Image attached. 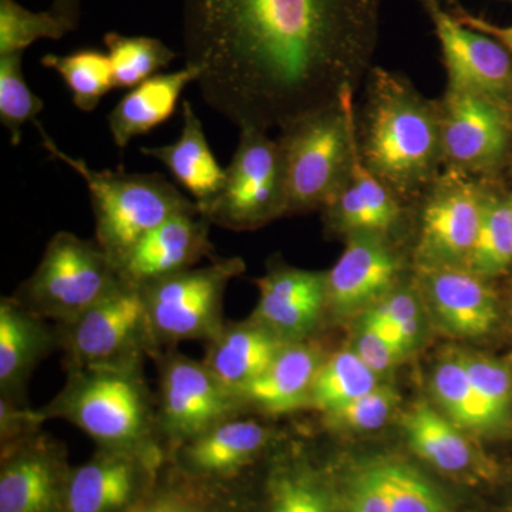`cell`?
<instances>
[{
    "instance_id": "cell-1",
    "label": "cell",
    "mask_w": 512,
    "mask_h": 512,
    "mask_svg": "<svg viewBox=\"0 0 512 512\" xmlns=\"http://www.w3.org/2000/svg\"><path fill=\"white\" fill-rule=\"evenodd\" d=\"M383 0H184L188 66L205 103L269 131L356 92L372 69Z\"/></svg>"
},
{
    "instance_id": "cell-2",
    "label": "cell",
    "mask_w": 512,
    "mask_h": 512,
    "mask_svg": "<svg viewBox=\"0 0 512 512\" xmlns=\"http://www.w3.org/2000/svg\"><path fill=\"white\" fill-rule=\"evenodd\" d=\"M356 140L363 164L407 207L443 171L439 103L392 70L367 74Z\"/></svg>"
},
{
    "instance_id": "cell-3",
    "label": "cell",
    "mask_w": 512,
    "mask_h": 512,
    "mask_svg": "<svg viewBox=\"0 0 512 512\" xmlns=\"http://www.w3.org/2000/svg\"><path fill=\"white\" fill-rule=\"evenodd\" d=\"M66 372L62 390L39 409L46 420L73 424L97 447L163 448L158 439L157 400L144 376V363L80 367Z\"/></svg>"
},
{
    "instance_id": "cell-4",
    "label": "cell",
    "mask_w": 512,
    "mask_h": 512,
    "mask_svg": "<svg viewBox=\"0 0 512 512\" xmlns=\"http://www.w3.org/2000/svg\"><path fill=\"white\" fill-rule=\"evenodd\" d=\"M33 123L50 157L69 165L89 188L96 220L94 241L114 265L119 266L131 248L164 221L185 212H200L197 204L163 175L94 170L60 150L39 121Z\"/></svg>"
},
{
    "instance_id": "cell-5",
    "label": "cell",
    "mask_w": 512,
    "mask_h": 512,
    "mask_svg": "<svg viewBox=\"0 0 512 512\" xmlns=\"http://www.w3.org/2000/svg\"><path fill=\"white\" fill-rule=\"evenodd\" d=\"M286 215L322 210L348 180L356 147L355 92L279 128Z\"/></svg>"
},
{
    "instance_id": "cell-6",
    "label": "cell",
    "mask_w": 512,
    "mask_h": 512,
    "mask_svg": "<svg viewBox=\"0 0 512 512\" xmlns=\"http://www.w3.org/2000/svg\"><path fill=\"white\" fill-rule=\"evenodd\" d=\"M120 282L117 266L96 241L60 231L13 298L36 315L63 323L92 308Z\"/></svg>"
},
{
    "instance_id": "cell-7",
    "label": "cell",
    "mask_w": 512,
    "mask_h": 512,
    "mask_svg": "<svg viewBox=\"0 0 512 512\" xmlns=\"http://www.w3.org/2000/svg\"><path fill=\"white\" fill-rule=\"evenodd\" d=\"M55 326L66 370L146 363L163 352L143 291L123 281L82 315Z\"/></svg>"
},
{
    "instance_id": "cell-8",
    "label": "cell",
    "mask_w": 512,
    "mask_h": 512,
    "mask_svg": "<svg viewBox=\"0 0 512 512\" xmlns=\"http://www.w3.org/2000/svg\"><path fill=\"white\" fill-rule=\"evenodd\" d=\"M244 259L215 258L141 286L154 338L161 349L181 342H211L225 326L224 298L232 279L244 274Z\"/></svg>"
},
{
    "instance_id": "cell-9",
    "label": "cell",
    "mask_w": 512,
    "mask_h": 512,
    "mask_svg": "<svg viewBox=\"0 0 512 512\" xmlns=\"http://www.w3.org/2000/svg\"><path fill=\"white\" fill-rule=\"evenodd\" d=\"M211 225L251 231L286 215L284 161L278 140L242 128L220 194L200 211Z\"/></svg>"
},
{
    "instance_id": "cell-10",
    "label": "cell",
    "mask_w": 512,
    "mask_h": 512,
    "mask_svg": "<svg viewBox=\"0 0 512 512\" xmlns=\"http://www.w3.org/2000/svg\"><path fill=\"white\" fill-rule=\"evenodd\" d=\"M153 360L158 369V439L165 454L221 421L248 413L239 396L222 386L202 360L174 348Z\"/></svg>"
},
{
    "instance_id": "cell-11",
    "label": "cell",
    "mask_w": 512,
    "mask_h": 512,
    "mask_svg": "<svg viewBox=\"0 0 512 512\" xmlns=\"http://www.w3.org/2000/svg\"><path fill=\"white\" fill-rule=\"evenodd\" d=\"M487 183L443 170L412 205L417 237L414 268L466 266L483 215Z\"/></svg>"
},
{
    "instance_id": "cell-12",
    "label": "cell",
    "mask_w": 512,
    "mask_h": 512,
    "mask_svg": "<svg viewBox=\"0 0 512 512\" xmlns=\"http://www.w3.org/2000/svg\"><path fill=\"white\" fill-rule=\"evenodd\" d=\"M437 103L443 170L490 180L512 150V113L448 87Z\"/></svg>"
},
{
    "instance_id": "cell-13",
    "label": "cell",
    "mask_w": 512,
    "mask_h": 512,
    "mask_svg": "<svg viewBox=\"0 0 512 512\" xmlns=\"http://www.w3.org/2000/svg\"><path fill=\"white\" fill-rule=\"evenodd\" d=\"M433 23L448 89L473 94L512 113V53L464 26L439 0H419Z\"/></svg>"
},
{
    "instance_id": "cell-14",
    "label": "cell",
    "mask_w": 512,
    "mask_h": 512,
    "mask_svg": "<svg viewBox=\"0 0 512 512\" xmlns=\"http://www.w3.org/2000/svg\"><path fill=\"white\" fill-rule=\"evenodd\" d=\"M165 460L163 448L97 447L72 468L62 512H130L150 493Z\"/></svg>"
},
{
    "instance_id": "cell-15",
    "label": "cell",
    "mask_w": 512,
    "mask_h": 512,
    "mask_svg": "<svg viewBox=\"0 0 512 512\" xmlns=\"http://www.w3.org/2000/svg\"><path fill=\"white\" fill-rule=\"evenodd\" d=\"M275 431L247 414L221 421L167 454L168 463L184 476L207 483H235L251 477L271 456Z\"/></svg>"
},
{
    "instance_id": "cell-16",
    "label": "cell",
    "mask_w": 512,
    "mask_h": 512,
    "mask_svg": "<svg viewBox=\"0 0 512 512\" xmlns=\"http://www.w3.org/2000/svg\"><path fill=\"white\" fill-rule=\"evenodd\" d=\"M72 468L45 431L0 448V512H62Z\"/></svg>"
},
{
    "instance_id": "cell-17",
    "label": "cell",
    "mask_w": 512,
    "mask_h": 512,
    "mask_svg": "<svg viewBox=\"0 0 512 512\" xmlns=\"http://www.w3.org/2000/svg\"><path fill=\"white\" fill-rule=\"evenodd\" d=\"M404 268L403 256L392 239L349 237L338 262L326 272V308L338 316L367 311L402 285Z\"/></svg>"
},
{
    "instance_id": "cell-18",
    "label": "cell",
    "mask_w": 512,
    "mask_h": 512,
    "mask_svg": "<svg viewBox=\"0 0 512 512\" xmlns=\"http://www.w3.org/2000/svg\"><path fill=\"white\" fill-rule=\"evenodd\" d=\"M326 272L271 262L255 279L259 299L251 319L286 343L308 340L326 309Z\"/></svg>"
},
{
    "instance_id": "cell-19",
    "label": "cell",
    "mask_w": 512,
    "mask_h": 512,
    "mask_svg": "<svg viewBox=\"0 0 512 512\" xmlns=\"http://www.w3.org/2000/svg\"><path fill=\"white\" fill-rule=\"evenodd\" d=\"M211 224L200 212H185L144 235L117 266L121 281L141 286L194 268L201 259L218 258Z\"/></svg>"
},
{
    "instance_id": "cell-20",
    "label": "cell",
    "mask_w": 512,
    "mask_h": 512,
    "mask_svg": "<svg viewBox=\"0 0 512 512\" xmlns=\"http://www.w3.org/2000/svg\"><path fill=\"white\" fill-rule=\"evenodd\" d=\"M485 281L466 266H440L416 269L414 284L441 328L460 338H477L498 319L497 298Z\"/></svg>"
},
{
    "instance_id": "cell-21",
    "label": "cell",
    "mask_w": 512,
    "mask_h": 512,
    "mask_svg": "<svg viewBox=\"0 0 512 512\" xmlns=\"http://www.w3.org/2000/svg\"><path fill=\"white\" fill-rule=\"evenodd\" d=\"M326 225L346 239L353 235H379L392 239L412 208L370 173L357 150L353 153L348 180L322 208Z\"/></svg>"
},
{
    "instance_id": "cell-22",
    "label": "cell",
    "mask_w": 512,
    "mask_h": 512,
    "mask_svg": "<svg viewBox=\"0 0 512 512\" xmlns=\"http://www.w3.org/2000/svg\"><path fill=\"white\" fill-rule=\"evenodd\" d=\"M404 434L414 453L444 476L470 484L493 483L498 467L463 430L429 404L420 402L404 414Z\"/></svg>"
},
{
    "instance_id": "cell-23",
    "label": "cell",
    "mask_w": 512,
    "mask_h": 512,
    "mask_svg": "<svg viewBox=\"0 0 512 512\" xmlns=\"http://www.w3.org/2000/svg\"><path fill=\"white\" fill-rule=\"evenodd\" d=\"M59 349L55 325L13 296L0 299V397L28 404L30 377L45 357Z\"/></svg>"
},
{
    "instance_id": "cell-24",
    "label": "cell",
    "mask_w": 512,
    "mask_h": 512,
    "mask_svg": "<svg viewBox=\"0 0 512 512\" xmlns=\"http://www.w3.org/2000/svg\"><path fill=\"white\" fill-rule=\"evenodd\" d=\"M258 495L259 512H339L336 477L299 450L272 451Z\"/></svg>"
},
{
    "instance_id": "cell-25",
    "label": "cell",
    "mask_w": 512,
    "mask_h": 512,
    "mask_svg": "<svg viewBox=\"0 0 512 512\" xmlns=\"http://www.w3.org/2000/svg\"><path fill=\"white\" fill-rule=\"evenodd\" d=\"M322 350L308 340L286 343L274 362L239 394L247 410L282 416L306 409L323 365Z\"/></svg>"
},
{
    "instance_id": "cell-26",
    "label": "cell",
    "mask_w": 512,
    "mask_h": 512,
    "mask_svg": "<svg viewBox=\"0 0 512 512\" xmlns=\"http://www.w3.org/2000/svg\"><path fill=\"white\" fill-rule=\"evenodd\" d=\"M130 512H259L252 476L235 483H207L175 470L168 460L150 493Z\"/></svg>"
},
{
    "instance_id": "cell-27",
    "label": "cell",
    "mask_w": 512,
    "mask_h": 512,
    "mask_svg": "<svg viewBox=\"0 0 512 512\" xmlns=\"http://www.w3.org/2000/svg\"><path fill=\"white\" fill-rule=\"evenodd\" d=\"M285 345L284 340L251 318L227 322L211 342L205 343L202 363L222 386L239 396L268 369Z\"/></svg>"
},
{
    "instance_id": "cell-28",
    "label": "cell",
    "mask_w": 512,
    "mask_h": 512,
    "mask_svg": "<svg viewBox=\"0 0 512 512\" xmlns=\"http://www.w3.org/2000/svg\"><path fill=\"white\" fill-rule=\"evenodd\" d=\"M144 156L156 158L168 168L175 181L190 192L198 211L215 200L225 181V168L212 153L200 117L190 101L183 103V130L173 144L143 147Z\"/></svg>"
},
{
    "instance_id": "cell-29",
    "label": "cell",
    "mask_w": 512,
    "mask_h": 512,
    "mask_svg": "<svg viewBox=\"0 0 512 512\" xmlns=\"http://www.w3.org/2000/svg\"><path fill=\"white\" fill-rule=\"evenodd\" d=\"M198 77L200 72L185 64L178 72L156 74L131 89L107 117L114 144L124 150L133 138L170 119L185 87Z\"/></svg>"
},
{
    "instance_id": "cell-30",
    "label": "cell",
    "mask_w": 512,
    "mask_h": 512,
    "mask_svg": "<svg viewBox=\"0 0 512 512\" xmlns=\"http://www.w3.org/2000/svg\"><path fill=\"white\" fill-rule=\"evenodd\" d=\"M80 9L53 5L43 12L0 0V56L23 53L40 39L59 40L79 26Z\"/></svg>"
},
{
    "instance_id": "cell-31",
    "label": "cell",
    "mask_w": 512,
    "mask_h": 512,
    "mask_svg": "<svg viewBox=\"0 0 512 512\" xmlns=\"http://www.w3.org/2000/svg\"><path fill=\"white\" fill-rule=\"evenodd\" d=\"M431 387L447 419L453 421L461 430L498 429L493 416L468 377L461 352L451 353L441 360L434 370Z\"/></svg>"
},
{
    "instance_id": "cell-32",
    "label": "cell",
    "mask_w": 512,
    "mask_h": 512,
    "mask_svg": "<svg viewBox=\"0 0 512 512\" xmlns=\"http://www.w3.org/2000/svg\"><path fill=\"white\" fill-rule=\"evenodd\" d=\"M389 512H454L439 485L399 458L370 460Z\"/></svg>"
},
{
    "instance_id": "cell-33",
    "label": "cell",
    "mask_w": 512,
    "mask_h": 512,
    "mask_svg": "<svg viewBox=\"0 0 512 512\" xmlns=\"http://www.w3.org/2000/svg\"><path fill=\"white\" fill-rule=\"evenodd\" d=\"M480 228L466 268L485 279L503 274L512 265V202L500 197L488 181Z\"/></svg>"
},
{
    "instance_id": "cell-34",
    "label": "cell",
    "mask_w": 512,
    "mask_h": 512,
    "mask_svg": "<svg viewBox=\"0 0 512 512\" xmlns=\"http://www.w3.org/2000/svg\"><path fill=\"white\" fill-rule=\"evenodd\" d=\"M43 66L55 70L69 87L77 109L90 113L101 99L116 89L110 57L96 49H82L69 55L43 56Z\"/></svg>"
},
{
    "instance_id": "cell-35",
    "label": "cell",
    "mask_w": 512,
    "mask_h": 512,
    "mask_svg": "<svg viewBox=\"0 0 512 512\" xmlns=\"http://www.w3.org/2000/svg\"><path fill=\"white\" fill-rule=\"evenodd\" d=\"M376 387V373L363 363L355 350H342L320 366L313 383L309 407L325 414L356 397L372 392Z\"/></svg>"
},
{
    "instance_id": "cell-36",
    "label": "cell",
    "mask_w": 512,
    "mask_h": 512,
    "mask_svg": "<svg viewBox=\"0 0 512 512\" xmlns=\"http://www.w3.org/2000/svg\"><path fill=\"white\" fill-rule=\"evenodd\" d=\"M104 45L110 57L114 87L119 89H134L175 59L173 50L156 37L109 32L104 35Z\"/></svg>"
},
{
    "instance_id": "cell-37",
    "label": "cell",
    "mask_w": 512,
    "mask_h": 512,
    "mask_svg": "<svg viewBox=\"0 0 512 512\" xmlns=\"http://www.w3.org/2000/svg\"><path fill=\"white\" fill-rule=\"evenodd\" d=\"M22 59L23 53L0 56V123L8 130L13 146L22 140V127L36 121L45 107L26 83Z\"/></svg>"
},
{
    "instance_id": "cell-38",
    "label": "cell",
    "mask_w": 512,
    "mask_h": 512,
    "mask_svg": "<svg viewBox=\"0 0 512 512\" xmlns=\"http://www.w3.org/2000/svg\"><path fill=\"white\" fill-rule=\"evenodd\" d=\"M468 377L491 413L498 429L510 419L512 376L510 370L493 359L461 352Z\"/></svg>"
},
{
    "instance_id": "cell-39",
    "label": "cell",
    "mask_w": 512,
    "mask_h": 512,
    "mask_svg": "<svg viewBox=\"0 0 512 512\" xmlns=\"http://www.w3.org/2000/svg\"><path fill=\"white\" fill-rule=\"evenodd\" d=\"M399 396L389 386H377L372 392L325 413L329 427L339 430L372 431L380 429L390 419Z\"/></svg>"
},
{
    "instance_id": "cell-40",
    "label": "cell",
    "mask_w": 512,
    "mask_h": 512,
    "mask_svg": "<svg viewBox=\"0 0 512 512\" xmlns=\"http://www.w3.org/2000/svg\"><path fill=\"white\" fill-rule=\"evenodd\" d=\"M339 512H389L372 463L357 464L336 477Z\"/></svg>"
},
{
    "instance_id": "cell-41",
    "label": "cell",
    "mask_w": 512,
    "mask_h": 512,
    "mask_svg": "<svg viewBox=\"0 0 512 512\" xmlns=\"http://www.w3.org/2000/svg\"><path fill=\"white\" fill-rule=\"evenodd\" d=\"M45 417L28 404L0 397V448L13 446L42 433Z\"/></svg>"
},
{
    "instance_id": "cell-42",
    "label": "cell",
    "mask_w": 512,
    "mask_h": 512,
    "mask_svg": "<svg viewBox=\"0 0 512 512\" xmlns=\"http://www.w3.org/2000/svg\"><path fill=\"white\" fill-rule=\"evenodd\" d=\"M356 355L376 375H382L403 359L402 349L383 338L379 332L362 323L355 343Z\"/></svg>"
},
{
    "instance_id": "cell-43",
    "label": "cell",
    "mask_w": 512,
    "mask_h": 512,
    "mask_svg": "<svg viewBox=\"0 0 512 512\" xmlns=\"http://www.w3.org/2000/svg\"><path fill=\"white\" fill-rule=\"evenodd\" d=\"M450 12L453 13L454 18H456L458 22L463 23L467 28L477 30V32L493 37V39L500 42L505 49L510 50L512 53V25H494V23L488 22V20L471 15V13H468L466 9H463L458 5L454 6Z\"/></svg>"
},
{
    "instance_id": "cell-44",
    "label": "cell",
    "mask_w": 512,
    "mask_h": 512,
    "mask_svg": "<svg viewBox=\"0 0 512 512\" xmlns=\"http://www.w3.org/2000/svg\"><path fill=\"white\" fill-rule=\"evenodd\" d=\"M500 512H512V494L507 498V500H505Z\"/></svg>"
},
{
    "instance_id": "cell-45",
    "label": "cell",
    "mask_w": 512,
    "mask_h": 512,
    "mask_svg": "<svg viewBox=\"0 0 512 512\" xmlns=\"http://www.w3.org/2000/svg\"><path fill=\"white\" fill-rule=\"evenodd\" d=\"M439 2H446L448 6H451V8L457 6V0H439ZM508 2H512V0H508Z\"/></svg>"
},
{
    "instance_id": "cell-46",
    "label": "cell",
    "mask_w": 512,
    "mask_h": 512,
    "mask_svg": "<svg viewBox=\"0 0 512 512\" xmlns=\"http://www.w3.org/2000/svg\"><path fill=\"white\" fill-rule=\"evenodd\" d=\"M510 198H511V202H512V195H511V197H510Z\"/></svg>"
}]
</instances>
